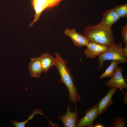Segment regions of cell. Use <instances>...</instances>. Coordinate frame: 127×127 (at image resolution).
Wrapping results in <instances>:
<instances>
[{"label": "cell", "instance_id": "6da1fadb", "mask_svg": "<svg viewBox=\"0 0 127 127\" xmlns=\"http://www.w3.org/2000/svg\"><path fill=\"white\" fill-rule=\"evenodd\" d=\"M55 64V66L59 72L60 78L59 82L65 85L69 91V102L74 104L80 101L81 97L79 94L77 88L73 83V79L69 69L67 66V61L63 59L57 52L54 53Z\"/></svg>", "mask_w": 127, "mask_h": 127}, {"label": "cell", "instance_id": "7a4b0ae2", "mask_svg": "<svg viewBox=\"0 0 127 127\" xmlns=\"http://www.w3.org/2000/svg\"><path fill=\"white\" fill-rule=\"evenodd\" d=\"M84 35L90 41L108 47L115 43V37L111 28L100 22L84 27Z\"/></svg>", "mask_w": 127, "mask_h": 127}, {"label": "cell", "instance_id": "3957f363", "mask_svg": "<svg viewBox=\"0 0 127 127\" xmlns=\"http://www.w3.org/2000/svg\"><path fill=\"white\" fill-rule=\"evenodd\" d=\"M123 47L122 43H114L109 47L107 50L99 55L97 60L99 70L101 69L104 62L106 61H116L122 64L127 63V58L123 54Z\"/></svg>", "mask_w": 127, "mask_h": 127}, {"label": "cell", "instance_id": "277c9868", "mask_svg": "<svg viewBox=\"0 0 127 127\" xmlns=\"http://www.w3.org/2000/svg\"><path fill=\"white\" fill-rule=\"evenodd\" d=\"M62 0H31L35 12L34 18L31 23L32 26L39 19L42 12L45 10L57 6Z\"/></svg>", "mask_w": 127, "mask_h": 127}, {"label": "cell", "instance_id": "5b68a950", "mask_svg": "<svg viewBox=\"0 0 127 127\" xmlns=\"http://www.w3.org/2000/svg\"><path fill=\"white\" fill-rule=\"evenodd\" d=\"M124 70L123 67H119L118 66L116 68L111 79L105 83L107 87L111 88L113 87L119 89L123 94H124L123 89L127 88V84L123 75L122 71Z\"/></svg>", "mask_w": 127, "mask_h": 127}, {"label": "cell", "instance_id": "8992f818", "mask_svg": "<svg viewBox=\"0 0 127 127\" xmlns=\"http://www.w3.org/2000/svg\"><path fill=\"white\" fill-rule=\"evenodd\" d=\"M84 114V116L79 119L76 127H93V123L99 115L97 103L89 108Z\"/></svg>", "mask_w": 127, "mask_h": 127}, {"label": "cell", "instance_id": "52a82bcc", "mask_svg": "<svg viewBox=\"0 0 127 127\" xmlns=\"http://www.w3.org/2000/svg\"><path fill=\"white\" fill-rule=\"evenodd\" d=\"M70 102L68 105L66 113L63 115H60L58 117L62 123L64 127H76L79 119L78 118V110L77 107L74 104L75 109L73 112H71L70 110Z\"/></svg>", "mask_w": 127, "mask_h": 127}, {"label": "cell", "instance_id": "ba28073f", "mask_svg": "<svg viewBox=\"0 0 127 127\" xmlns=\"http://www.w3.org/2000/svg\"><path fill=\"white\" fill-rule=\"evenodd\" d=\"M84 53L87 59L95 58L106 51L109 47L90 41Z\"/></svg>", "mask_w": 127, "mask_h": 127}, {"label": "cell", "instance_id": "9c48e42d", "mask_svg": "<svg viewBox=\"0 0 127 127\" xmlns=\"http://www.w3.org/2000/svg\"><path fill=\"white\" fill-rule=\"evenodd\" d=\"M64 33L71 38L74 45L77 47H86L90 41L85 36L77 32L74 28L70 29L67 28L64 31Z\"/></svg>", "mask_w": 127, "mask_h": 127}, {"label": "cell", "instance_id": "30bf717a", "mask_svg": "<svg viewBox=\"0 0 127 127\" xmlns=\"http://www.w3.org/2000/svg\"><path fill=\"white\" fill-rule=\"evenodd\" d=\"M118 89V88L115 87L111 88L106 95L97 103L99 115L106 111L109 107L113 104V102L112 100V97Z\"/></svg>", "mask_w": 127, "mask_h": 127}, {"label": "cell", "instance_id": "8fae6325", "mask_svg": "<svg viewBox=\"0 0 127 127\" xmlns=\"http://www.w3.org/2000/svg\"><path fill=\"white\" fill-rule=\"evenodd\" d=\"M102 16L100 23L105 26L111 28L121 18L114 8L107 10L102 14Z\"/></svg>", "mask_w": 127, "mask_h": 127}, {"label": "cell", "instance_id": "7c38bea8", "mask_svg": "<svg viewBox=\"0 0 127 127\" xmlns=\"http://www.w3.org/2000/svg\"><path fill=\"white\" fill-rule=\"evenodd\" d=\"M28 68L31 76L35 78L40 77L43 71L39 57L31 59Z\"/></svg>", "mask_w": 127, "mask_h": 127}, {"label": "cell", "instance_id": "4fadbf2b", "mask_svg": "<svg viewBox=\"0 0 127 127\" xmlns=\"http://www.w3.org/2000/svg\"><path fill=\"white\" fill-rule=\"evenodd\" d=\"M43 72L47 73L48 70L55 64V58L50 53H42L39 56Z\"/></svg>", "mask_w": 127, "mask_h": 127}, {"label": "cell", "instance_id": "5bb4252c", "mask_svg": "<svg viewBox=\"0 0 127 127\" xmlns=\"http://www.w3.org/2000/svg\"><path fill=\"white\" fill-rule=\"evenodd\" d=\"M37 114L41 115H44V113L40 108L36 109L33 110L32 114L29 115L28 119L26 121L21 122H18L14 119H12L10 120L11 124L16 127H24L26 123L30 120H32L34 115Z\"/></svg>", "mask_w": 127, "mask_h": 127}, {"label": "cell", "instance_id": "9a60e30c", "mask_svg": "<svg viewBox=\"0 0 127 127\" xmlns=\"http://www.w3.org/2000/svg\"><path fill=\"white\" fill-rule=\"evenodd\" d=\"M119 63L117 61H112L104 72L99 76V79H102L106 77L111 78Z\"/></svg>", "mask_w": 127, "mask_h": 127}, {"label": "cell", "instance_id": "2e32d148", "mask_svg": "<svg viewBox=\"0 0 127 127\" xmlns=\"http://www.w3.org/2000/svg\"><path fill=\"white\" fill-rule=\"evenodd\" d=\"M127 117H124L122 118L119 115L116 118H114L111 124V127H125L126 125Z\"/></svg>", "mask_w": 127, "mask_h": 127}, {"label": "cell", "instance_id": "e0dca14e", "mask_svg": "<svg viewBox=\"0 0 127 127\" xmlns=\"http://www.w3.org/2000/svg\"><path fill=\"white\" fill-rule=\"evenodd\" d=\"M114 8L119 17L126 18L127 17V3L115 7Z\"/></svg>", "mask_w": 127, "mask_h": 127}, {"label": "cell", "instance_id": "ac0fdd59", "mask_svg": "<svg viewBox=\"0 0 127 127\" xmlns=\"http://www.w3.org/2000/svg\"><path fill=\"white\" fill-rule=\"evenodd\" d=\"M121 35L123 39L125 46H127V24L123 26L122 31Z\"/></svg>", "mask_w": 127, "mask_h": 127}, {"label": "cell", "instance_id": "d6986e66", "mask_svg": "<svg viewBox=\"0 0 127 127\" xmlns=\"http://www.w3.org/2000/svg\"><path fill=\"white\" fill-rule=\"evenodd\" d=\"M123 56L127 58V46H125V48H123Z\"/></svg>", "mask_w": 127, "mask_h": 127}, {"label": "cell", "instance_id": "ffe728a7", "mask_svg": "<svg viewBox=\"0 0 127 127\" xmlns=\"http://www.w3.org/2000/svg\"><path fill=\"white\" fill-rule=\"evenodd\" d=\"M123 101L126 105L127 104V90L125 92L123 99Z\"/></svg>", "mask_w": 127, "mask_h": 127}, {"label": "cell", "instance_id": "44dd1931", "mask_svg": "<svg viewBox=\"0 0 127 127\" xmlns=\"http://www.w3.org/2000/svg\"><path fill=\"white\" fill-rule=\"evenodd\" d=\"M105 126L102 124H98L95 125H93V127H104Z\"/></svg>", "mask_w": 127, "mask_h": 127}]
</instances>
